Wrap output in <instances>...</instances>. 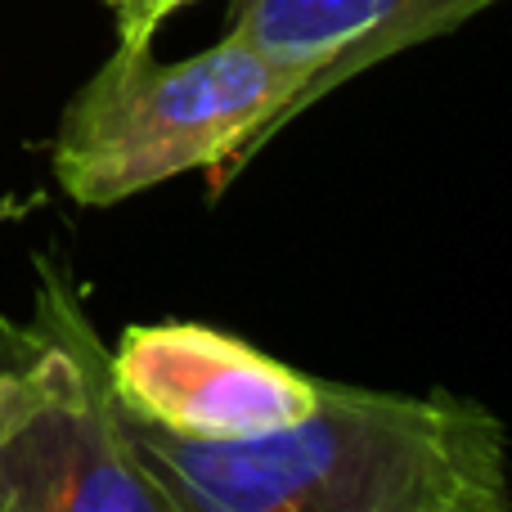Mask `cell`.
Listing matches in <instances>:
<instances>
[{"label":"cell","mask_w":512,"mask_h":512,"mask_svg":"<svg viewBox=\"0 0 512 512\" xmlns=\"http://www.w3.org/2000/svg\"><path fill=\"white\" fill-rule=\"evenodd\" d=\"M126 436L176 512H512L504 423L454 391L319 378L315 414L256 441H176L135 418Z\"/></svg>","instance_id":"obj_1"},{"label":"cell","mask_w":512,"mask_h":512,"mask_svg":"<svg viewBox=\"0 0 512 512\" xmlns=\"http://www.w3.org/2000/svg\"><path fill=\"white\" fill-rule=\"evenodd\" d=\"M306 81L234 32L171 63L153 45H117L63 108L54 180L77 207H117L189 171H212L221 194L292 122Z\"/></svg>","instance_id":"obj_2"},{"label":"cell","mask_w":512,"mask_h":512,"mask_svg":"<svg viewBox=\"0 0 512 512\" xmlns=\"http://www.w3.org/2000/svg\"><path fill=\"white\" fill-rule=\"evenodd\" d=\"M0 512H176L144 472L81 292L36 261L27 319L0 315Z\"/></svg>","instance_id":"obj_3"},{"label":"cell","mask_w":512,"mask_h":512,"mask_svg":"<svg viewBox=\"0 0 512 512\" xmlns=\"http://www.w3.org/2000/svg\"><path fill=\"white\" fill-rule=\"evenodd\" d=\"M117 409L176 441L230 445L315 414L319 378L207 324H131L108 351Z\"/></svg>","instance_id":"obj_4"},{"label":"cell","mask_w":512,"mask_h":512,"mask_svg":"<svg viewBox=\"0 0 512 512\" xmlns=\"http://www.w3.org/2000/svg\"><path fill=\"white\" fill-rule=\"evenodd\" d=\"M490 5L499 0H239L230 32L310 77L292 108L297 117L360 72L450 36Z\"/></svg>","instance_id":"obj_5"},{"label":"cell","mask_w":512,"mask_h":512,"mask_svg":"<svg viewBox=\"0 0 512 512\" xmlns=\"http://www.w3.org/2000/svg\"><path fill=\"white\" fill-rule=\"evenodd\" d=\"M104 5H108V14H113L117 45L140 50V45H153V36L162 32V23H167L176 9L194 5V0H104Z\"/></svg>","instance_id":"obj_6"}]
</instances>
